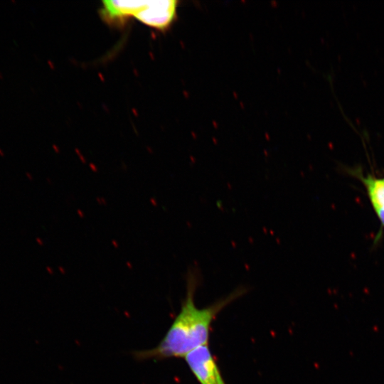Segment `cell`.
<instances>
[{
    "instance_id": "obj_6",
    "label": "cell",
    "mask_w": 384,
    "mask_h": 384,
    "mask_svg": "<svg viewBox=\"0 0 384 384\" xmlns=\"http://www.w3.org/2000/svg\"><path fill=\"white\" fill-rule=\"evenodd\" d=\"M0 156H4V151L0 149Z\"/></svg>"
},
{
    "instance_id": "obj_3",
    "label": "cell",
    "mask_w": 384,
    "mask_h": 384,
    "mask_svg": "<svg viewBox=\"0 0 384 384\" xmlns=\"http://www.w3.org/2000/svg\"><path fill=\"white\" fill-rule=\"evenodd\" d=\"M184 359L200 384H225L208 345L191 351Z\"/></svg>"
},
{
    "instance_id": "obj_2",
    "label": "cell",
    "mask_w": 384,
    "mask_h": 384,
    "mask_svg": "<svg viewBox=\"0 0 384 384\" xmlns=\"http://www.w3.org/2000/svg\"><path fill=\"white\" fill-rule=\"evenodd\" d=\"M178 1H103L100 15L110 24H121L134 17L144 24L164 31L177 16Z\"/></svg>"
},
{
    "instance_id": "obj_5",
    "label": "cell",
    "mask_w": 384,
    "mask_h": 384,
    "mask_svg": "<svg viewBox=\"0 0 384 384\" xmlns=\"http://www.w3.org/2000/svg\"><path fill=\"white\" fill-rule=\"evenodd\" d=\"M375 212L376 213L378 218L380 222L381 223L382 225L384 227V210L377 209V210H375Z\"/></svg>"
},
{
    "instance_id": "obj_4",
    "label": "cell",
    "mask_w": 384,
    "mask_h": 384,
    "mask_svg": "<svg viewBox=\"0 0 384 384\" xmlns=\"http://www.w3.org/2000/svg\"><path fill=\"white\" fill-rule=\"evenodd\" d=\"M382 178V187H381L380 193L379 195L378 203H379L380 208L384 210V178Z\"/></svg>"
},
{
    "instance_id": "obj_7",
    "label": "cell",
    "mask_w": 384,
    "mask_h": 384,
    "mask_svg": "<svg viewBox=\"0 0 384 384\" xmlns=\"http://www.w3.org/2000/svg\"><path fill=\"white\" fill-rule=\"evenodd\" d=\"M0 79H1V80L4 79V75H3V74L1 73V72H0Z\"/></svg>"
},
{
    "instance_id": "obj_1",
    "label": "cell",
    "mask_w": 384,
    "mask_h": 384,
    "mask_svg": "<svg viewBox=\"0 0 384 384\" xmlns=\"http://www.w3.org/2000/svg\"><path fill=\"white\" fill-rule=\"evenodd\" d=\"M198 267L191 266L186 274V292L181 309L162 340L154 348L134 353L139 361L184 358L196 348L208 345L211 324L217 315L230 303L245 294L249 289L240 285L211 304L199 308L194 296L201 283Z\"/></svg>"
}]
</instances>
